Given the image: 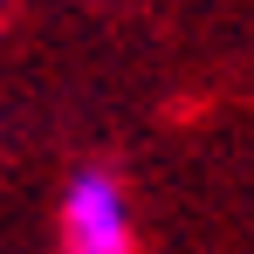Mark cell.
I'll return each instance as SVG.
<instances>
[{
	"label": "cell",
	"instance_id": "obj_1",
	"mask_svg": "<svg viewBox=\"0 0 254 254\" xmlns=\"http://www.w3.org/2000/svg\"><path fill=\"white\" fill-rule=\"evenodd\" d=\"M62 254H137V220L110 165H83L62 192Z\"/></svg>",
	"mask_w": 254,
	"mask_h": 254
}]
</instances>
